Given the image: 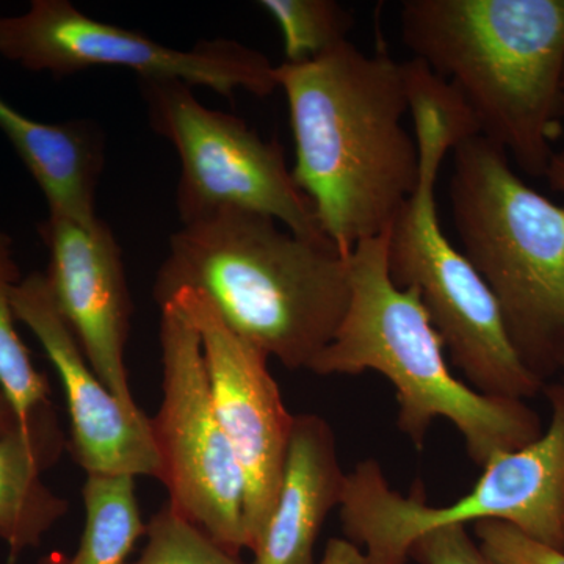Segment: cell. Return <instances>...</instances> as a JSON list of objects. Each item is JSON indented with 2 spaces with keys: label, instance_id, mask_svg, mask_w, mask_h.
I'll list each match as a JSON object with an SVG mask.
<instances>
[{
  "label": "cell",
  "instance_id": "2e32d148",
  "mask_svg": "<svg viewBox=\"0 0 564 564\" xmlns=\"http://www.w3.org/2000/svg\"><path fill=\"white\" fill-rule=\"evenodd\" d=\"M0 131L39 182L50 214L96 220L95 191L101 173L98 135L84 122L46 124L25 117L0 98Z\"/></svg>",
  "mask_w": 564,
  "mask_h": 564
},
{
  "label": "cell",
  "instance_id": "ba28073f",
  "mask_svg": "<svg viewBox=\"0 0 564 564\" xmlns=\"http://www.w3.org/2000/svg\"><path fill=\"white\" fill-rule=\"evenodd\" d=\"M143 85L152 126L180 154L176 203L184 225L220 210L254 212L296 236L332 242L296 187L280 141L262 140L240 118L207 109L182 82Z\"/></svg>",
  "mask_w": 564,
  "mask_h": 564
},
{
  "label": "cell",
  "instance_id": "ac0fdd59",
  "mask_svg": "<svg viewBox=\"0 0 564 564\" xmlns=\"http://www.w3.org/2000/svg\"><path fill=\"white\" fill-rule=\"evenodd\" d=\"M21 282L14 261L13 242L0 231V392L9 399L20 421H28L33 411L51 402L46 377L32 364L31 355L14 328L11 295Z\"/></svg>",
  "mask_w": 564,
  "mask_h": 564
},
{
  "label": "cell",
  "instance_id": "e0dca14e",
  "mask_svg": "<svg viewBox=\"0 0 564 564\" xmlns=\"http://www.w3.org/2000/svg\"><path fill=\"white\" fill-rule=\"evenodd\" d=\"M85 525L73 564H126L147 533L131 475H87Z\"/></svg>",
  "mask_w": 564,
  "mask_h": 564
},
{
  "label": "cell",
  "instance_id": "7c38bea8",
  "mask_svg": "<svg viewBox=\"0 0 564 564\" xmlns=\"http://www.w3.org/2000/svg\"><path fill=\"white\" fill-rule=\"evenodd\" d=\"M17 321L24 323L61 377L68 406L74 462L90 474L159 478L150 419L133 414L109 391L88 362L58 311L46 274L32 273L11 295Z\"/></svg>",
  "mask_w": 564,
  "mask_h": 564
},
{
  "label": "cell",
  "instance_id": "5bb4252c",
  "mask_svg": "<svg viewBox=\"0 0 564 564\" xmlns=\"http://www.w3.org/2000/svg\"><path fill=\"white\" fill-rule=\"evenodd\" d=\"M345 485L329 423L317 414L295 415L280 496L251 549L252 564H315L318 533L343 503Z\"/></svg>",
  "mask_w": 564,
  "mask_h": 564
},
{
  "label": "cell",
  "instance_id": "d4e9b609",
  "mask_svg": "<svg viewBox=\"0 0 564 564\" xmlns=\"http://www.w3.org/2000/svg\"><path fill=\"white\" fill-rule=\"evenodd\" d=\"M39 564H73L68 555L54 552V554L46 555L40 560Z\"/></svg>",
  "mask_w": 564,
  "mask_h": 564
},
{
  "label": "cell",
  "instance_id": "9a60e30c",
  "mask_svg": "<svg viewBox=\"0 0 564 564\" xmlns=\"http://www.w3.org/2000/svg\"><path fill=\"white\" fill-rule=\"evenodd\" d=\"M66 447L52 402L0 437V540L9 545L10 562L39 547L68 511V502L41 480Z\"/></svg>",
  "mask_w": 564,
  "mask_h": 564
},
{
  "label": "cell",
  "instance_id": "4316f807",
  "mask_svg": "<svg viewBox=\"0 0 564 564\" xmlns=\"http://www.w3.org/2000/svg\"><path fill=\"white\" fill-rule=\"evenodd\" d=\"M562 372H564V364H563V370H562Z\"/></svg>",
  "mask_w": 564,
  "mask_h": 564
},
{
  "label": "cell",
  "instance_id": "277c9868",
  "mask_svg": "<svg viewBox=\"0 0 564 564\" xmlns=\"http://www.w3.org/2000/svg\"><path fill=\"white\" fill-rule=\"evenodd\" d=\"M421 177L386 232L393 284L415 288L452 362L470 388L499 399H533L544 391L514 350L496 299L473 263L448 240L437 215V176L456 144L478 135L469 107L422 62L404 63Z\"/></svg>",
  "mask_w": 564,
  "mask_h": 564
},
{
  "label": "cell",
  "instance_id": "4fadbf2b",
  "mask_svg": "<svg viewBox=\"0 0 564 564\" xmlns=\"http://www.w3.org/2000/svg\"><path fill=\"white\" fill-rule=\"evenodd\" d=\"M41 236L51 252L47 282L70 332L96 375L133 414L126 367L131 299L121 250L106 223H80L50 214Z\"/></svg>",
  "mask_w": 564,
  "mask_h": 564
},
{
  "label": "cell",
  "instance_id": "8fae6325",
  "mask_svg": "<svg viewBox=\"0 0 564 564\" xmlns=\"http://www.w3.org/2000/svg\"><path fill=\"white\" fill-rule=\"evenodd\" d=\"M165 303L176 304L202 339L215 413L243 474L245 543L251 551L280 496L295 415L282 402L269 356L234 333L206 296L181 289Z\"/></svg>",
  "mask_w": 564,
  "mask_h": 564
},
{
  "label": "cell",
  "instance_id": "cb8c5ba5",
  "mask_svg": "<svg viewBox=\"0 0 564 564\" xmlns=\"http://www.w3.org/2000/svg\"><path fill=\"white\" fill-rule=\"evenodd\" d=\"M17 411L11 406L9 399L0 392V437L13 430L20 423Z\"/></svg>",
  "mask_w": 564,
  "mask_h": 564
},
{
  "label": "cell",
  "instance_id": "603a6c76",
  "mask_svg": "<svg viewBox=\"0 0 564 564\" xmlns=\"http://www.w3.org/2000/svg\"><path fill=\"white\" fill-rule=\"evenodd\" d=\"M545 180L549 181L552 191L564 193V151L554 152L552 155Z\"/></svg>",
  "mask_w": 564,
  "mask_h": 564
},
{
  "label": "cell",
  "instance_id": "30bf717a",
  "mask_svg": "<svg viewBox=\"0 0 564 564\" xmlns=\"http://www.w3.org/2000/svg\"><path fill=\"white\" fill-rule=\"evenodd\" d=\"M0 55L55 77L111 66L135 70L143 82L177 80L226 98L236 90L265 98L278 88L276 66L236 41H203L192 51H177L85 17L66 0H33L28 13L0 18Z\"/></svg>",
  "mask_w": 564,
  "mask_h": 564
},
{
  "label": "cell",
  "instance_id": "7a4b0ae2",
  "mask_svg": "<svg viewBox=\"0 0 564 564\" xmlns=\"http://www.w3.org/2000/svg\"><path fill=\"white\" fill-rule=\"evenodd\" d=\"M348 256L267 215L215 212L174 234L154 295L162 304L181 289L199 292L252 347L310 370L347 314Z\"/></svg>",
  "mask_w": 564,
  "mask_h": 564
},
{
  "label": "cell",
  "instance_id": "8992f818",
  "mask_svg": "<svg viewBox=\"0 0 564 564\" xmlns=\"http://www.w3.org/2000/svg\"><path fill=\"white\" fill-rule=\"evenodd\" d=\"M452 152L448 203L462 250L496 299L514 350L545 384L564 364V206L527 185L480 133Z\"/></svg>",
  "mask_w": 564,
  "mask_h": 564
},
{
  "label": "cell",
  "instance_id": "44dd1931",
  "mask_svg": "<svg viewBox=\"0 0 564 564\" xmlns=\"http://www.w3.org/2000/svg\"><path fill=\"white\" fill-rule=\"evenodd\" d=\"M474 532L492 564H564L563 551L538 543L507 522H477Z\"/></svg>",
  "mask_w": 564,
  "mask_h": 564
},
{
  "label": "cell",
  "instance_id": "52a82bcc",
  "mask_svg": "<svg viewBox=\"0 0 564 564\" xmlns=\"http://www.w3.org/2000/svg\"><path fill=\"white\" fill-rule=\"evenodd\" d=\"M551 423L532 444L496 456L473 491L448 507L393 491L380 464L367 459L347 474L340 519L344 532L366 547L369 564H406L414 541L430 530L499 521L564 552V378L544 386Z\"/></svg>",
  "mask_w": 564,
  "mask_h": 564
},
{
  "label": "cell",
  "instance_id": "ffe728a7",
  "mask_svg": "<svg viewBox=\"0 0 564 564\" xmlns=\"http://www.w3.org/2000/svg\"><path fill=\"white\" fill-rule=\"evenodd\" d=\"M147 545L132 564H243L169 503L147 525Z\"/></svg>",
  "mask_w": 564,
  "mask_h": 564
},
{
  "label": "cell",
  "instance_id": "5b68a950",
  "mask_svg": "<svg viewBox=\"0 0 564 564\" xmlns=\"http://www.w3.org/2000/svg\"><path fill=\"white\" fill-rule=\"evenodd\" d=\"M350 263V304L333 343L311 366L317 375H383L399 402V429L422 448L430 426L447 419L462 433L467 454L486 467L543 434L540 415L522 400L499 399L456 380L415 288L393 284L386 234L356 245Z\"/></svg>",
  "mask_w": 564,
  "mask_h": 564
},
{
  "label": "cell",
  "instance_id": "6da1fadb",
  "mask_svg": "<svg viewBox=\"0 0 564 564\" xmlns=\"http://www.w3.org/2000/svg\"><path fill=\"white\" fill-rule=\"evenodd\" d=\"M285 93L296 187L313 204L323 234L344 254L388 232L421 177L404 63L364 54L347 41L317 61L276 66Z\"/></svg>",
  "mask_w": 564,
  "mask_h": 564
},
{
  "label": "cell",
  "instance_id": "9c48e42d",
  "mask_svg": "<svg viewBox=\"0 0 564 564\" xmlns=\"http://www.w3.org/2000/svg\"><path fill=\"white\" fill-rule=\"evenodd\" d=\"M161 311L163 397L150 419L158 480L173 511L240 555L247 549L243 474L215 413L202 339L176 304Z\"/></svg>",
  "mask_w": 564,
  "mask_h": 564
},
{
  "label": "cell",
  "instance_id": "484cf974",
  "mask_svg": "<svg viewBox=\"0 0 564 564\" xmlns=\"http://www.w3.org/2000/svg\"><path fill=\"white\" fill-rule=\"evenodd\" d=\"M562 122H564V74L562 82Z\"/></svg>",
  "mask_w": 564,
  "mask_h": 564
},
{
  "label": "cell",
  "instance_id": "3957f363",
  "mask_svg": "<svg viewBox=\"0 0 564 564\" xmlns=\"http://www.w3.org/2000/svg\"><path fill=\"white\" fill-rule=\"evenodd\" d=\"M402 39L447 82L478 131L545 177L562 133L564 0H406Z\"/></svg>",
  "mask_w": 564,
  "mask_h": 564
},
{
  "label": "cell",
  "instance_id": "7402d4cb",
  "mask_svg": "<svg viewBox=\"0 0 564 564\" xmlns=\"http://www.w3.org/2000/svg\"><path fill=\"white\" fill-rule=\"evenodd\" d=\"M410 558L419 564H492L458 524L423 533L411 545Z\"/></svg>",
  "mask_w": 564,
  "mask_h": 564
},
{
  "label": "cell",
  "instance_id": "d6986e66",
  "mask_svg": "<svg viewBox=\"0 0 564 564\" xmlns=\"http://www.w3.org/2000/svg\"><path fill=\"white\" fill-rule=\"evenodd\" d=\"M259 6L280 25L291 65L317 61L347 43L352 28L350 11L334 0H262Z\"/></svg>",
  "mask_w": 564,
  "mask_h": 564
}]
</instances>
